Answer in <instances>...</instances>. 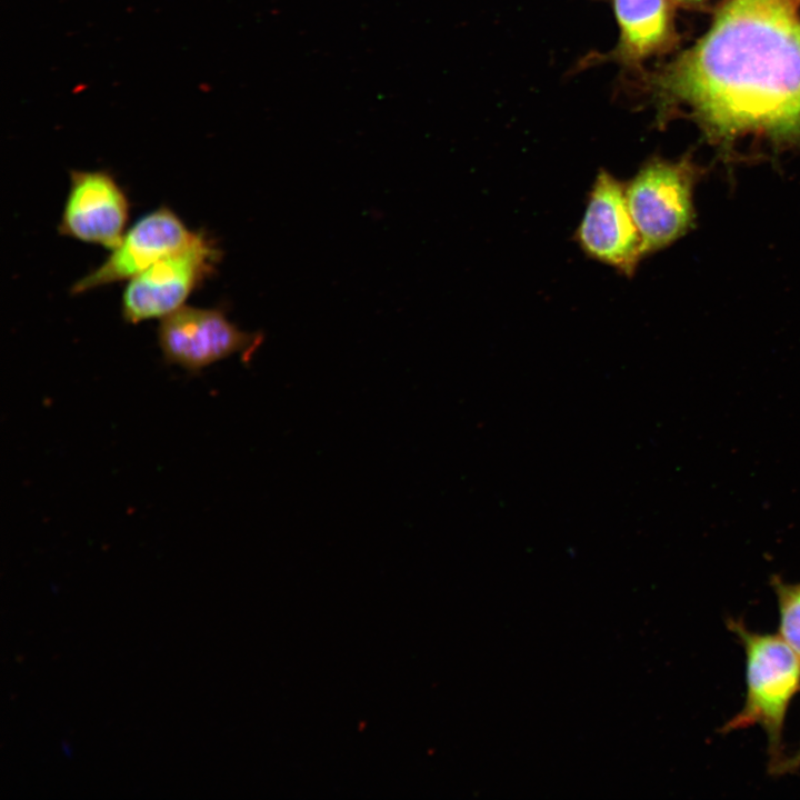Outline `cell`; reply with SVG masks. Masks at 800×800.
<instances>
[{
	"label": "cell",
	"mask_w": 800,
	"mask_h": 800,
	"mask_svg": "<svg viewBox=\"0 0 800 800\" xmlns=\"http://www.w3.org/2000/svg\"><path fill=\"white\" fill-rule=\"evenodd\" d=\"M710 137L800 139V19L789 0H726L711 29L661 79Z\"/></svg>",
	"instance_id": "cell-1"
},
{
	"label": "cell",
	"mask_w": 800,
	"mask_h": 800,
	"mask_svg": "<svg viewBox=\"0 0 800 800\" xmlns=\"http://www.w3.org/2000/svg\"><path fill=\"white\" fill-rule=\"evenodd\" d=\"M728 629L746 653V700L720 732L759 726L768 739L769 772L774 776L786 759L783 726L789 704L800 691V657L780 636L753 632L730 618Z\"/></svg>",
	"instance_id": "cell-2"
},
{
	"label": "cell",
	"mask_w": 800,
	"mask_h": 800,
	"mask_svg": "<svg viewBox=\"0 0 800 800\" xmlns=\"http://www.w3.org/2000/svg\"><path fill=\"white\" fill-rule=\"evenodd\" d=\"M702 169L683 157L648 160L627 183V199L644 256L664 249L692 229L693 190Z\"/></svg>",
	"instance_id": "cell-3"
},
{
	"label": "cell",
	"mask_w": 800,
	"mask_h": 800,
	"mask_svg": "<svg viewBox=\"0 0 800 800\" xmlns=\"http://www.w3.org/2000/svg\"><path fill=\"white\" fill-rule=\"evenodd\" d=\"M220 257L213 239L206 231H196L183 248L129 280L122 296L123 319L138 323L161 319L179 309L197 286L212 273Z\"/></svg>",
	"instance_id": "cell-4"
},
{
	"label": "cell",
	"mask_w": 800,
	"mask_h": 800,
	"mask_svg": "<svg viewBox=\"0 0 800 800\" xmlns=\"http://www.w3.org/2000/svg\"><path fill=\"white\" fill-rule=\"evenodd\" d=\"M574 239L587 257L632 277L646 257L627 199V183L599 170Z\"/></svg>",
	"instance_id": "cell-5"
},
{
	"label": "cell",
	"mask_w": 800,
	"mask_h": 800,
	"mask_svg": "<svg viewBox=\"0 0 800 800\" xmlns=\"http://www.w3.org/2000/svg\"><path fill=\"white\" fill-rule=\"evenodd\" d=\"M158 341L163 360L190 373L234 353L251 356L261 337L240 330L218 309L183 304L160 319Z\"/></svg>",
	"instance_id": "cell-6"
},
{
	"label": "cell",
	"mask_w": 800,
	"mask_h": 800,
	"mask_svg": "<svg viewBox=\"0 0 800 800\" xmlns=\"http://www.w3.org/2000/svg\"><path fill=\"white\" fill-rule=\"evenodd\" d=\"M128 218V198L108 171H70L60 234L112 250L124 234Z\"/></svg>",
	"instance_id": "cell-7"
},
{
	"label": "cell",
	"mask_w": 800,
	"mask_h": 800,
	"mask_svg": "<svg viewBox=\"0 0 800 800\" xmlns=\"http://www.w3.org/2000/svg\"><path fill=\"white\" fill-rule=\"evenodd\" d=\"M183 221L162 206L139 219L108 258L71 288L73 294L130 280L166 256L183 248L193 237Z\"/></svg>",
	"instance_id": "cell-8"
},
{
	"label": "cell",
	"mask_w": 800,
	"mask_h": 800,
	"mask_svg": "<svg viewBox=\"0 0 800 800\" xmlns=\"http://www.w3.org/2000/svg\"><path fill=\"white\" fill-rule=\"evenodd\" d=\"M621 30L620 49L628 58H640L667 38L668 11L664 0H614Z\"/></svg>",
	"instance_id": "cell-9"
},
{
	"label": "cell",
	"mask_w": 800,
	"mask_h": 800,
	"mask_svg": "<svg viewBox=\"0 0 800 800\" xmlns=\"http://www.w3.org/2000/svg\"><path fill=\"white\" fill-rule=\"evenodd\" d=\"M779 611V636L800 657V582L771 578Z\"/></svg>",
	"instance_id": "cell-10"
},
{
	"label": "cell",
	"mask_w": 800,
	"mask_h": 800,
	"mask_svg": "<svg viewBox=\"0 0 800 800\" xmlns=\"http://www.w3.org/2000/svg\"><path fill=\"white\" fill-rule=\"evenodd\" d=\"M800 769V746L790 757H786L782 763L777 769L774 776H781L786 773H792Z\"/></svg>",
	"instance_id": "cell-11"
}]
</instances>
